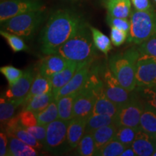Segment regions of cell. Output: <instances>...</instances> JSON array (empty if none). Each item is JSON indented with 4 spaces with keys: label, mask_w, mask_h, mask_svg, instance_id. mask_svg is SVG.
<instances>
[{
    "label": "cell",
    "mask_w": 156,
    "mask_h": 156,
    "mask_svg": "<svg viewBox=\"0 0 156 156\" xmlns=\"http://www.w3.org/2000/svg\"><path fill=\"white\" fill-rule=\"evenodd\" d=\"M84 20L71 9H58L52 13L41 34V49L46 55L56 54L58 50L71 38Z\"/></svg>",
    "instance_id": "6da1fadb"
},
{
    "label": "cell",
    "mask_w": 156,
    "mask_h": 156,
    "mask_svg": "<svg viewBox=\"0 0 156 156\" xmlns=\"http://www.w3.org/2000/svg\"><path fill=\"white\" fill-rule=\"evenodd\" d=\"M95 48L90 25L84 23L76 34L59 48L56 54L70 61L89 63L95 57Z\"/></svg>",
    "instance_id": "7a4b0ae2"
},
{
    "label": "cell",
    "mask_w": 156,
    "mask_h": 156,
    "mask_svg": "<svg viewBox=\"0 0 156 156\" xmlns=\"http://www.w3.org/2000/svg\"><path fill=\"white\" fill-rule=\"evenodd\" d=\"M139 56L138 50L129 49L124 53L113 55L108 62L111 72L122 86L129 92L136 87V62Z\"/></svg>",
    "instance_id": "3957f363"
},
{
    "label": "cell",
    "mask_w": 156,
    "mask_h": 156,
    "mask_svg": "<svg viewBox=\"0 0 156 156\" xmlns=\"http://www.w3.org/2000/svg\"><path fill=\"white\" fill-rule=\"evenodd\" d=\"M156 34V12L153 9L147 11L134 9L130 15L129 43L141 44Z\"/></svg>",
    "instance_id": "277c9868"
},
{
    "label": "cell",
    "mask_w": 156,
    "mask_h": 156,
    "mask_svg": "<svg viewBox=\"0 0 156 156\" xmlns=\"http://www.w3.org/2000/svg\"><path fill=\"white\" fill-rule=\"evenodd\" d=\"M45 19L44 9L17 15L2 23L4 30L23 38L34 35Z\"/></svg>",
    "instance_id": "5b68a950"
},
{
    "label": "cell",
    "mask_w": 156,
    "mask_h": 156,
    "mask_svg": "<svg viewBox=\"0 0 156 156\" xmlns=\"http://www.w3.org/2000/svg\"><path fill=\"white\" fill-rule=\"evenodd\" d=\"M69 122L58 119L46 126V138L44 148L54 154H62L69 151L67 128Z\"/></svg>",
    "instance_id": "8992f818"
},
{
    "label": "cell",
    "mask_w": 156,
    "mask_h": 156,
    "mask_svg": "<svg viewBox=\"0 0 156 156\" xmlns=\"http://www.w3.org/2000/svg\"><path fill=\"white\" fill-rule=\"evenodd\" d=\"M44 9L38 0H7L0 3V22L3 23L17 15Z\"/></svg>",
    "instance_id": "52a82bcc"
},
{
    "label": "cell",
    "mask_w": 156,
    "mask_h": 156,
    "mask_svg": "<svg viewBox=\"0 0 156 156\" xmlns=\"http://www.w3.org/2000/svg\"><path fill=\"white\" fill-rule=\"evenodd\" d=\"M103 82L105 95L120 108L133 98L134 96L131 95V92L122 86L109 68H107L105 71Z\"/></svg>",
    "instance_id": "ba28073f"
},
{
    "label": "cell",
    "mask_w": 156,
    "mask_h": 156,
    "mask_svg": "<svg viewBox=\"0 0 156 156\" xmlns=\"http://www.w3.org/2000/svg\"><path fill=\"white\" fill-rule=\"evenodd\" d=\"M144 108L145 106H143L142 103L133 97L129 102L119 108L116 116V125L118 126L140 128V118Z\"/></svg>",
    "instance_id": "9c48e42d"
},
{
    "label": "cell",
    "mask_w": 156,
    "mask_h": 156,
    "mask_svg": "<svg viewBox=\"0 0 156 156\" xmlns=\"http://www.w3.org/2000/svg\"><path fill=\"white\" fill-rule=\"evenodd\" d=\"M136 84L137 87L156 86V59L140 55L136 62Z\"/></svg>",
    "instance_id": "30bf717a"
},
{
    "label": "cell",
    "mask_w": 156,
    "mask_h": 156,
    "mask_svg": "<svg viewBox=\"0 0 156 156\" xmlns=\"http://www.w3.org/2000/svg\"><path fill=\"white\" fill-rule=\"evenodd\" d=\"M35 76L36 74L32 68H28L25 70L24 74L20 79L14 85L9 86L6 91V98L23 105L32 86Z\"/></svg>",
    "instance_id": "8fae6325"
},
{
    "label": "cell",
    "mask_w": 156,
    "mask_h": 156,
    "mask_svg": "<svg viewBox=\"0 0 156 156\" xmlns=\"http://www.w3.org/2000/svg\"><path fill=\"white\" fill-rule=\"evenodd\" d=\"M91 62L84 64L76 72L73 77L67 85H64L55 95V99L58 100L61 97L72 93H77L83 88L90 74Z\"/></svg>",
    "instance_id": "7c38bea8"
},
{
    "label": "cell",
    "mask_w": 156,
    "mask_h": 156,
    "mask_svg": "<svg viewBox=\"0 0 156 156\" xmlns=\"http://www.w3.org/2000/svg\"><path fill=\"white\" fill-rule=\"evenodd\" d=\"M71 62L59 54H49L41 58L38 71L42 75L51 78L67 67Z\"/></svg>",
    "instance_id": "4fadbf2b"
},
{
    "label": "cell",
    "mask_w": 156,
    "mask_h": 156,
    "mask_svg": "<svg viewBox=\"0 0 156 156\" xmlns=\"http://www.w3.org/2000/svg\"><path fill=\"white\" fill-rule=\"evenodd\" d=\"M131 146L138 156L153 155L156 151V136L140 129Z\"/></svg>",
    "instance_id": "5bb4252c"
},
{
    "label": "cell",
    "mask_w": 156,
    "mask_h": 156,
    "mask_svg": "<svg viewBox=\"0 0 156 156\" xmlns=\"http://www.w3.org/2000/svg\"><path fill=\"white\" fill-rule=\"evenodd\" d=\"M90 63V62H89ZM87 63H83V62H70V64L67 67L64 68L59 73H56L55 75L51 77V81L52 83V92L54 95H56L58 91L63 87L64 85L70 81V80L73 77L76 72L82 66Z\"/></svg>",
    "instance_id": "9a60e30c"
},
{
    "label": "cell",
    "mask_w": 156,
    "mask_h": 156,
    "mask_svg": "<svg viewBox=\"0 0 156 156\" xmlns=\"http://www.w3.org/2000/svg\"><path fill=\"white\" fill-rule=\"evenodd\" d=\"M120 107L105 95L103 85L96 90V100L93 114H103L116 118Z\"/></svg>",
    "instance_id": "2e32d148"
},
{
    "label": "cell",
    "mask_w": 156,
    "mask_h": 156,
    "mask_svg": "<svg viewBox=\"0 0 156 156\" xmlns=\"http://www.w3.org/2000/svg\"><path fill=\"white\" fill-rule=\"evenodd\" d=\"M87 120L73 118L69 121L67 128V141L71 149L77 147L80 142L85 134Z\"/></svg>",
    "instance_id": "e0dca14e"
},
{
    "label": "cell",
    "mask_w": 156,
    "mask_h": 156,
    "mask_svg": "<svg viewBox=\"0 0 156 156\" xmlns=\"http://www.w3.org/2000/svg\"><path fill=\"white\" fill-rule=\"evenodd\" d=\"M52 89H53V87H52L51 78L42 75L38 71L36 74L34 82H33L32 86H31V88L30 91H29L28 95L25 98L23 104L28 102L29 100H30L35 95L45 94V93L52 92Z\"/></svg>",
    "instance_id": "ac0fdd59"
},
{
    "label": "cell",
    "mask_w": 156,
    "mask_h": 156,
    "mask_svg": "<svg viewBox=\"0 0 156 156\" xmlns=\"http://www.w3.org/2000/svg\"><path fill=\"white\" fill-rule=\"evenodd\" d=\"M131 0H104L108 15L119 18H128L131 15Z\"/></svg>",
    "instance_id": "d6986e66"
},
{
    "label": "cell",
    "mask_w": 156,
    "mask_h": 156,
    "mask_svg": "<svg viewBox=\"0 0 156 156\" xmlns=\"http://www.w3.org/2000/svg\"><path fill=\"white\" fill-rule=\"evenodd\" d=\"M8 153L9 156H36L38 152L22 140L13 136H8Z\"/></svg>",
    "instance_id": "ffe728a7"
},
{
    "label": "cell",
    "mask_w": 156,
    "mask_h": 156,
    "mask_svg": "<svg viewBox=\"0 0 156 156\" xmlns=\"http://www.w3.org/2000/svg\"><path fill=\"white\" fill-rule=\"evenodd\" d=\"M117 128H118V126L116 124H110V125L102 126V127L98 128L92 132L95 144V147H96L95 153L106 144L110 142L112 139H114Z\"/></svg>",
    "instance_id": "44dd1931"
},
{
    "label": "cell",
    "mask_w": 156,
    "mask_h": 156,
    "mask_svg": "<svg viewBox=\"0 0 156 156\" xmlns=\"http://www.w3.org/2000/svg\"><path fill=\"white\" fill-rule=\"evenodd\" d=\"M77 93L64 95L56 100L58 103V119L69 122L74 118V103Z\"/></svg>",
    "instance_id": "7402d4cb"
},
{
    "label": "cell",
    "mask_w": 156,
    "mask_h": 156,
    "mask_svg": "<svg viewBox=\"0 0 156 156\" xmlns=\"http://www.w3.org/2000/svg\"><path fill=\"white\" fill-rule=\"evenodd\" d=\"M54 100H55V95L53 92L35 95L23 105V109L31 111L36 114L46 108Z\"/></svg>",
    "instance_id": "603a6c76"
},
{
    "label": "cell",
    "mask_w": 156,
    "mask_h": 156,
    "mask_svg": "<svg viewBox=\"0 0 156 156\" xmlns=\"http://www.w3.org/2000/svg\"><path fill=\"white\" fill-rule=\"evenodd\" d=\"M140 127L142 131L156 136V112L147 106H145L141 115Z\"/></svg>",
    "instance_id": "cb8c5ba5"
},
{
    "label": "cell",
    "mask_w": 156,
    "mask_h": 156,
    "mask_svg": "<svg viewBox=\"0 0 156 156\" xmlns=\"http://www.w3.org/2000/svg\"><path fill=\"white\" fill-rule=\"evenodd\" d=\"M6 133L8 136H13L18 138V139L22 140L26 144L30 145L31 147H34L35 149L40 150L44 147V145L38 140H36L27 130L26 128L23 127L21 124H19L18 126H17L16 127L6 132Z\"/></svg>",
    "instance_id": "d4e9b609"
},
{
    "label": "cell",
    "mask_w": 156,
    "mask_h": 156,
    "mask_svg": "<svg viewBox=\"0 0 156 156\" xmlns=\"http://www.w3.org/2000/svg\"><path fill=\"white\" fill-rule=\"evenodd\" d=\"M113 124H116V118L107 115L93 114L87 120L85 133H92L98 128Z\"/></svg>",
    "instance_id": "484cf974"
},
{
    "label": "cell",
    "mask_w": 156,
    "mask_h": 156,
    "mask_svg": "<svg viewBox=\"0 0 156 156\" xmlns=\"http://www.w3.org/2000/svg\"><path fill=\"white\" fill-rule=\"evenodd\" d=\"M36 118L38 125L46 126L50 123L58 119L57 101L54 100L46 108L41 112L36 113Z\"/></svg>",
    "instance_id": "4316f807"
},
{
    "label": "cell",
    "mask_w": 156,
    "mask_h": 156,
    "mask_svg": "<svg viewBox=\"0 0 156 156\" xmlns=\"http://www.w3.org/2000/svg\"><path fill=\"white\" fill-rule=\"evenodd\" d=\"M21 104L15 101L1 98L0 100V122L2 126H5L7 122L15 116L17 108Z\"/></svg>",
    "instance_id": "83f0119b"
},
{
    "label": "cell",
    "mask_w": 156,
    "mask_h": 156,
    "mask_svg": "<svg viewBox=\"0 0 156 156\" xmlns=\"http://www.w3.org/2000/svg\"><path fill=\"white\" fill-rule=\"evenodd\" d=\"M90 29L92 33L93 40L95 48L107 55L112 48V41L98 29L95 28L91 25H90Z\"/></svg>",
    "instance_id": "f1b7e54d"
},
{
    "label": "cell",
    "mask_w": 156,
    "mask_h": 156,
    "mask_svg": "<svg viewBox=\"0 0 156 156\" xmlns=\"http://www.w3.org/2000/svg\"><path fill=\"white\" fill-rule=\"evenodd\" d=\"M126 147L116 138H114L106 144L95 153L98 156H121Z\"/></svg>",
    "instance_id": "f546056e"
},
{
    "label": "cell",
    "mask_w": 156,
    "mask_h": 156,
    "mask_svg": "<svg viewBox=\"0 0 156 156\" xmlns=\"http://www.w3.org/2000/svg\"><path fill=\"white\" fill-rule=\"evenodd\" d=\"M77 154L81 156L95 155L96 147L92 133H85L77 145Z\"/></svg>",
    "instance_id": "4dcf8cb0"
},
{
    "label": "cell",
    "mask_w": 156,
    "mask_h": 156,
    "mask_svg": "<svg viewBox=\"0 0 156 156\" xmlns=\"http://www.w3.org/2000/svg\"><path fill=\"white\" fill-rule=\"evenodd\" d=\"M140 129L129 126H118L114 137L126 147L131 146Z\"/></svg>",
    "instance_id": "1f68e13d"
},
{
    "label": "cell",
    "mask_w": 156,
    "mask_h": 156,
    "mask_svg": "<svg viewBox=\"0 0 156 156\" xmlns=\"http://www.w3.org/2000/svg\"><path fill=\"white\" fill-rule=\"evenodd\" d=\"M0 34L7 41V44H9L11 49L14 52L23 51H26L28 49V46L25 45V42L20 38V36L7 32V31L4 30L2 29L0 30Z\"/></svg>",
    "instance_id": "d6a6232c"
},
{
    "label": "cell",
    "mask_w": 156,
    "mask_h": 156,
    "mask_svg": "<svg viewBox=\"0 0 156 156\" xmlns=\"http://www.w3.org/2000/svg\"><path fill=\"white\" fill-rule=\"evenodd\" d=\"M0 72L5 76L9 83V86H12L20 79L24 74L23 70L19 69L11 65L5 66L0 68Z\"/></svg>",
    "instance_id": "836d02e7"
},
{
    "label": "cell",
    "mask_w": 156,
    "mask_h": 156,
    "mask_svg": "<svg viewBox=\"0 0 156 156\" xmlns=\"http://www.w3.org/2000/svg\"><path fill=\"white\" fill-rule=\"evenodd\" d=\"M140 55L147 56L156 59V34L140 44L138 48Z\"/></svg>",
    "instance_id": "e575fe53"
},
{
    "label": "cell",
    "mask_w": 156,
    "mask_h": 156,
    "mask_svg": "<svg viewBox=\"0 0 156 156\" xmlns=\"http://www.w3.org/2000/svg\"><path fill=\"white\" fill-rule=\"evenodd\" d=\"M139 87L142 96L145 101V106L156 112V86Z\"/></svg>",
    "instance_id": "d590c367"
},
{
    "label": "cell",
    "mask_w": 156,
    "mask_h": 156,
    "mask_svg": "<svg viewBox=\"0 0 156 156\" xmlns=\"http://www.w3.org/2000/svg\"><path fill=\"white\" fill-rule=\"evenodd\" d=\"M20 123L23 127L28 128L30 126L38 125L36 115L31 111L23 109V111L19 114Z\"/></svg>",
    "instance_id": "8d00e7d4"
},
{
    "label": "cell",
    "mask_w": 156,
    "mask_h": 156,
    "mask_svg": "<svg viewBox=\"0 0 156 156\" xmlns=\"http://www.w3.org/2000/svg\"><path fill=\"white\" fill-rule=\"evenodd\" d=\"M106 21L110 27H114L127 33L129 32L130 21H129L127 18H119L108 15L106 17Z\"/></svg>",
    "instance_id": "74e56055"
},
{
    "label": "cell",
    "mask_w": 156,
    "mask_h": 156,
    "mask_svg": "<svg viewBox=\"0 0 156 156\" xmlns=\"http://www.w3.org/2000/svg\"><path fill=\"white\" fill-rule=\"evenodd\" d=\"M129 33L121 29L111 27V41L115 46H119L128 38Z\"/></svg>",
    "instance_id": "f35d334b"
},
{
    "label": "cell",
    "mask_w": 156,
    "mask_h": 156,
    "mask_svg": "<svg viewBox=\"0 0 156 156\" xmlns=\"http://www.w3.org/2000/svg\"><path fill=\"white\" fill-rule=\"evenodd\" d=\"M26 129L36 140H38L44 145V147L46 138V126L36 125Z\"/></svg>",
    "instance_id": "ab89813d"
},
{
    "label": "cell",
    "mask_w": 156,
    "mask_h": 156,
    "mask_svg": "<svg viewBox=\"0 0 156 156\" xmlns=\"http://www.w3.org/2000/svg\"><path fill=\"white\" fill-rule=\"evenodd\" d=\"M134 9L138 11H147L152 9L150 0H131Z\"/></svg>",
    "instance_id": "60d3db41"
},
{
    "label": "cell",
    "mask_w": 156,
    "mask_h": 156,
    "mask_svg": "<svg viewBox=\"0 0 156 156\" xmlns=\"http://www.w3.org/2000/svg\"><path fill=\"white\" fill-rule=\"evenodd\" d=\"M8 135L7 133L1 132L0 134V155H7L8 153Z\"/></svg>",
    "instance_id": "b9f144b4"
},
{
    "label": "cell",
    "mask_w": 156,
    "mask_h": 156,
    "mask_svg": "<svg viewBox=\"0 0 156 156\" xmlns=\"http://www.w3.org/2000/svg\"><path fill=\"white\" fill-rule=\"evenodd\" d=\"M137 155L135 151H134L133 148L132 147V146H128L125 148L124 152H123L122 155L121 156H135Z\"/></svg>",
    "instance_id": "7bdbcfd3"
},
{
    "label": "cell",
    "mask_w": 156,
    "mask_h": 156,
    "mask_svg": "<svg viewBox=\"0 0 156 156\" xmlns=\"http://www.w3.org/2000/svg\"><path fill=\"white\" fill-rule=\"evenodd\" d=\"M153 156H156V151H155V153L153 154Z\"/></svg>",
    "instance_id": "ee69618b"
},
{
    "label": "cell",
    "mask_w": 156,
    "mask_h": 156,
    "mask_svg": "<svg viewBox=\"0 0 156 156\" xmlns=\"http://www.w3.org/2000/svg\"><path fill=\"white\" fill-rule=\"evenodd\" d=\"M154 1H155V2H156V0H154Z\"/></svg>",
    "instance_id": "f6af8a7d"
}]
</instances>
